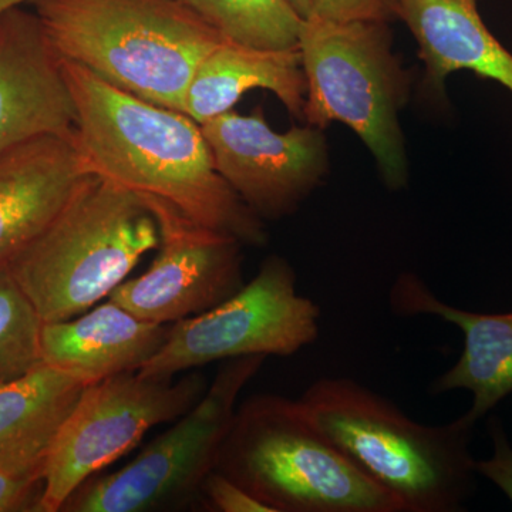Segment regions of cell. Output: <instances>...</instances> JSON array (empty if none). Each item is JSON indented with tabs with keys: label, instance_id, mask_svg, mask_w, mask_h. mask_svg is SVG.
<instances>
[{
	"label": "cell",
	"instance_id": "603a6c76",
	"mask_svg": "<svg viewBox=\"0 0 512 512\" xmlns=\"http://www.w3.org/2000/svg\"><path fill=\"white\" fill-rule=\"evenodd\" d=\"M208 503L220 512H272L268 505L259 501L231 478L220 471H212L202 485Z\"/></svg>",
	"mask_w": 512,
	"mask_h": 512
},
{
	"label": "cell",
	"instance_id": "5bb4252c",
	"mask_svg": "<svg viewBox=\"0 0 512 512\" xmlns=\"http://www.w3.org/2000/svg\"><path fill=\"white\" fill-rule=\"evenodd\" d=\"M87 175L73 138H36L0 156V271L49 227Z\"/></svg>",
	"mask_w": 512,
	"mask_h": 512
},
{
	"label": "cell",
	"instance_id": "e0dca14e",
	"mask_svg": "<svg viewBox=\"0 0 512 512\" xmlns=\"http://www.w3.org/2000/svg\"><path fill=\"white\" fill-rule=\"evenodd\" d=\"M254 89L274 93L293 117L303 120L306 77L299 47L262 49L225 39L192 77L184 113L202 124L234 109Z\"/></svg>",
	"mask_w": 512,
	"mask_h": 512
},
{
	"label": "cell",
	"instance_id": "ffe728a7",
	"mask_svg": "<svg viewBox=\"0 0 512 512\" xmlns=\"http://www.w3.org/2000/svg\"><path fill=\"white\" fill-rule=\"evenodd\" d=\"M42 319L9 269L0 271V386L43 365Z\"/></svg>",
	"mask_w": 512,
	"mask_h": 512
},
{
	"label": "cell",
	"instance_id": "4fadbf2b",
	"mask_svg": "<svg viewBox=\"0 0 512 512\" xmlns=\"http://www.w3.org/2000/svg\"><path fill=\"white\" fill-rule=\"evenodd\" d=\"M390 311L400 318L436 316L463 332L460 359L430 384L433 396L468 390L473 403L464 413L471 423L487 416L512 393V312L466 311L441 301L423 278L403 272L389 291Z\"/></svg>",
	"mask_w": 512,
	"mask_h": 512
},
{
	"label": "cell",
	"instance_id": "ba28073f",
	"mask_svg": "<svg viewBox=\"0 0 512 512\" xmlns=\"http://www.w3.org/2000/svg\"><path fill=\"white\" fill-rule=\"evenodd\" d=\"M208 384L200 373H121L84 386L47 450L40 511L59 512L77 488L126 456L148 430L184 416Z\"/></svg>",
	"mask_w": 512,
	"mask_h": 512
},
{
	"label": "cell",
	"instance_id": "30bf717a",
	"mask_svg": "<svg viewBox=\"0 0 512 512\" xmlns=\"http://www.w3.org/2000/svg\"><path fill=\"white\" fill-rule=\"evenodd\" d=\"M144 200L160 229L158 254L144 274L126 279L107 299L140 319L173 325L210 311L244 286L237 238L205 227L168 202Z\"/></svg>",
	"mask_w": 512,
	"mask_h": 512
},
{
	"label": "cell",
	"instance_id": "8fae6325",
	"mask_svg": "<svg viewBox=\"0 0 512 512\" xmlns=\"http://www.w3.org/2000/svg\"><path fill=\"white\" fill-rule=\"evenodd\" d=\"M200 126L218 173L262 221L298 211L328 174L322 128L306 124L276 133L262 109L229 110Z\"/></svg>",
	"mask_w": 512,
	"mask_h": 512
},
{
	"label": "cell",
	"instance_id": "9c48e42d",
	"mask_svg": "<svg viewBox=\"0 0 512 512\" xmlns=\"http://www.w3.org/2000/svg\"><path fill=\"white\" fill-rule=\"evenodd\" d=\"M320 315L318 303L299 293L288 259L271 255L227 301L170 325L164 345L138 372L175 377L235 357L293 356L318 340Z\"/></svg>",
	"mask_w": 512,
	"mask_h": 512
},
{
	"label": "cell",
	"instance_id": "7402d4cb",
	"mask_svg": "<svg viewBox=\"0 0 512 512\" xmlns=\"http://www.w3.org/2000/svg\"><path fill=\"white\" fill-rule=\"evenodd\" d=\"M311 16L332 20V22L390 23L399 19V2L397 0H312Z\"/></svg>",
	"mask_w": 512,
	"mask_h": 512
},
{
	"label": "cell",
	"instance_id": "277c9868",
	"mask_svg": "<svg viewBox=\"0 0 512 512\" xmlns=\"http://www.w3.org/2000/svg\"><path fill=\"white\" fill-rule=\"evenodd\" d=\"M158 245L160 229L147 201L89 174L8 269L42 322H60L109 298Z\"/></svg>",
	"mask_w": 512,
	"mask_h": 512
},
{
	"label": "cell",
	"instance_id": "52a82bcc",
	"mask_svg": "<svg viewBox=\"0 0 512 512\" xmlns=\"http://www.w3.org/2000/svg\"><path fill=\"white\" fill-rule=\"evenodd\" d=\"M265 356L224 360L200 400L116 473L90 478L63 505L69 512H143L190 500L217 467L239 394Z\"/></svg>",
	"mask_w": 512,
	"mask_h": 512
},
{
	"label": "cell",
	"instance_id": "d6986e66",
	"mask_svg": "<svg viewBox=\"0 0 512 512\" xmlns=\"http://www.w3.org/2000/svg\"><path fill=\"white\" fill-rule=\"evenodd\" d=\"M229 40L262 49L298 46L303 19L285 0H181Z\"/></svg>",
	"mask_w": 512,
	"mask_h": 512
},
{
	"label": "cell",
	"instance_id": "cb8c5ba5",
	"mask_svg": "<svg viewBox=\"0 0 512 512\" xmlns=\"http://www.w3.org/2000/svg\"><path fill=\"white\" fill-rule=\"evenodd\" d=\"M493 454L484 460H476L477 476L487 478L503 491L512 504V446L500 419L490 421Z\"/></svg>",
	"mask_w": 512,
	"mask_h": 512
},
{
	"label": "cell",
	"instance_id": "5b68a950",
	"mask_svg": "<svg viewBox=\"0 0 512 512\" xmlns=\"http://www.w3.org/2000/svg\"><path fill=\"white\" fill-rule=\"evenodd\" d=\"M215 471L272 512H402L313 426L298 400L276 394L238 407Z\"/></svg>",
	"mask_w": 512,
	"mask_h": 512
},
{
	"label": "cell",
	"instance_id": "6da1fadb",
	"mask_svg": "<svg viewBox=\"0 0 512 512\" xmlns=\"http://www.w3.org/2000/svg\"><path fill=\"white\" fill-rule=\"evenodd\" d=\"M62 60L76 103L73 143L87 173L140 197L168 202L242 245L264 247L265 222L218 173L197 121Z\"/></svg>",
	"mask_w": 512,
	"mask_h": 512
},
{
	"label": "cell",
	"instance_id": "8992f818",
	"mask_svg": "<svg viewBox=\"0 0 512 512\" xmlns=\"http://www.w3.org/2000/svg\"><path fill=\"white\" fill-rule=\"evenodd\" d=\"M306 77L303 121L348 126L375 158L389 190L409 181L400 111L410 74L393 52L389 23L303 20L298 42Z\"/></svg>",
	"mask_w": 512,
	"mask_h": 512
},
{
	"label": "cell",
	"instance_id": "3957f363",
	"mask_svg": "<svg viewBox=\"0 0 512 512\" xmlns=\"http://www.w3.org/2000/svg\"><path fill=\"white\" fill-rule=\"evenodd\" d=\"M35 12L62 59L183 113L202 60L227 39L181 0H39Z\"/></svg>",
	"mask_w": 512,
	"mask_h": 512
},
{
	"label": "cell",
	"instance_id": "9a60e30c",
	"mask_svg": "<svg viewBox=\"0 0 512 512\" xmlns=\"http://www.w3.org/2000/svg\"><path fill=\"white\" fill-rule=\"evenodd\" d=\"M168 330L170 325L140 319L107 299L72 319L43 323L42 363L89 386L140 370L164 345Z\"/></svg>",
	"mask_w": 512,
	"mask_h": 512
},
{
	"label": "cell",
	"instance_id": "7a4b0ae2",
	"mask_svg": "<svg viewBox=\"0 0 512 512\" xmlns=\"http://www.w3.org/2000/svg\"><path fill=\"white\" fill-rule=\"evenodd\" d=\"M303 412L402 512L463 511L476 488L466 416L439 426L410 419L349 377H322L298 399Z\"/></svg>",
	"mask_w": 512,
	"mask_h": 512
},
{
	"label": "cell",
	"instance_id": "484cf974",
	"mask_svg": "<svg viewBox=\"0 0 512 512\" xmlns=\"http://www.w3.org/2000/svg\"><path fill=\"white\" fill-rule=\"evenodd\" d=\"M36 2H39V0H0V18L9 10L19 8V6L26 5V3L35 5Z\"/></svg>",
	"mask_w": 512,
	"mask_h": 512
},
{
	"label": "cell",
	"instance_id": "d4e9b609",
	"mask_svg": "<svg viewBox=\"0 0 512 512\" xmlns=\"http://www.w3.org/2000/svg\"><path fill=\"white\" fill-rule=\"evenodd\" d=\"M303 20L312 15V0H285Z\"/></svg>",
	"mask_w": 512,
	"mask_h": 512
},
{
	"label": "cell",
	"instance_id": "44dd1931",
	"mask_svg": "<svg viewBox=\"0 0 512 512\" xmlns=\"http://www.w3.org/2000/svg\"><path fill=\"white\" fill-rule=\"evenodd\" d=\"M45 461L0 464V512L40 511Z\"/></svg>",
	"mask_w": 512,
	"mask_h": 512
},
{
	"label": "cell",
	"instance_id": "ac0fdd59",
	"mask_svg": "<svg viewBox=\"0 0 512 512\" xmlns=\"http://www.w3.org/2000/svg\"><path fill=\"white\" fill-rule=\"evenodd\" d=\"M83 387L46 365L0 386V464L45 460Z\"/></svg>",
	"mask_w": 512,
	"mask_h": 512
},
{
	"label": "cell",
	"instance_id": "7c38bea8",
	"mask_svg": "<svg viewBox=\"0 0 512 512\" xmlns=\"http://www.w3.org/2000/svg\"><path fill=\"white\" fill-rule=\"evenodd\" d=\"M76 103L36 12L0 18V156L42 137L73 138Z\"/></svg>",
	"mask_w": 512,
	"mask_h": 512
},
{
	"label": "cell",
	"instance_id": "2e32d148",
	"mask_svg": "<svg viewBox=\"0 0 512 512\" xmlns=\"http://www.w3.org/2000/svg\"><path fill=\"white\" fill-rule=\"evenodd\" d=\"M424 63V89L446 94L448 76L470 72L512 94V53L485 25L481 0H397Z\"/></svg>",
	"mask_w": 512,
	"mask_h": 512
}]
</instances>
